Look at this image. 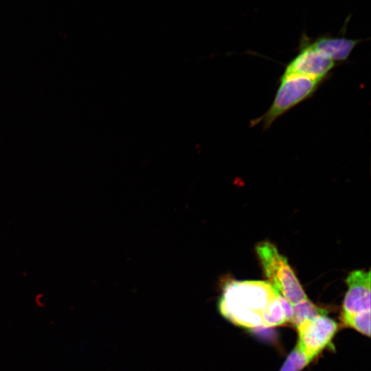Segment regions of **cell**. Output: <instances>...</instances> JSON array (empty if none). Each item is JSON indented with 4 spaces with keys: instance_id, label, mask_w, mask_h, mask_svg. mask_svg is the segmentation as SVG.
<instances>
[{
    "instance_id": "1",
    "label": "cell",
    "mask_w": 371,
    "mask_h": 371,
    "mask_svg": "<svg viewBox=\"0 0 371 371\" xmlns=\"http://www.w3.org/2000/svg\"><path fill=\"white\" fill-rule=\"evenodd\" d=\"M279 295L268 282L230 280L223 286L218 309L226 319L236 326L262 327L264 317Z\"/></svg>"
},
{
    "instance_id": "2",
    "label": "cell",
    "mask_w": 371,
    "mask_h": 371,
    "mask_svg": "<svg viewBox=\"0 0 371 371\" xmlns=\"http://www.w3.org/2000/svg\"><path fill=\"white\" fill-rule=\"evenodd\" d=\"M256 250L268 282L292 306L308 298L286 258L273 244L262 241Z\"/></svg>"
},
{
    "instance_id": "3",
    "label": "cell",
    "mask_w": 371,
    "mask_h": 371,
    "mask_svg": "<svg viewBox=\"0 0 371 371\" xmlns=\"http://www.w3.org/2000/svg\"><path fill=\"white\" fill-rule=\"evenodd\" d=\"M279 82L271 106L262 115L251 121V126L261 122L262 128L268 130L278 118L310 98L323 82L301 76H280Z\"/></svg>"
},
{
    "instance_id": "4",
    "label": "cell",
    "mask_w": 371,
    "mask_h": 371,
    "mask_svg": "<svg viewBox=\"0 0 371 371\" xmlns=\"http://www.w3.org/2000/svg\"><path fill=\"white\" fill-rule=\"evenodd\" d=\"M298 49L297 54L286 65L281 76H301L322 82L327 80L336 63L315 50L306 34L302 35Z\"/></svg>"
},
{
    "instance_id": "5",
    "label": "cell",
    "mask_w": 371,
    "mask_h": 371,
    "mask_svg": "<svg viewBox=\"0 0 371 371\" xmlns=\"http://www.w3.org/2000/svg\"><path fill=\"white\" fill-rule=\"evenodd\" d=\"M296 328L299 335L297 344L315 359L331 344L338 330V325L326 315H322L304 322Z\"/></svg>"
},
{
    "instance_id": "6",
    "label": "cell",
    "mask_w": 371,
    "mask_h": 371,
    "mask_svg": "<svg viewBox=\"0 0 371 371\" xmlns=\"http://www.w3.org/2000/svg\"><path fill=\"white\" fill-rule=\"evenodd\" d=\"M370 271L356 270L346 278L348 289L344 297L342 313L355 314L370 311Z\"/></svg>"
},
{
    "instance_id": "7",
    "label": "cell",
    "mask_w": 371,
    "mask_h": 371,
    "mask_svg": "<svg viewBox=\"0 0 371 371\" xmlns=\"http://www.w3.org/2000/svg\"><path fill=\"white\" fill-rule=\"evenodd\" d=\"M361 41L344 36H333L328 34L314 40L309 38V43L315 50L335 63L348 60L355 47Z\"/></svg>"
},
{
    "instance_id": "8",
    "label": "cell",
    "mask_w": 371,
    "mask_h": 371,
    "mask_svg": "<svg viewBox=\"0 0 371 371\" xmlns=\"http://www.w3.org/2000/svg\"><path fill=\"white\" fill-rule=\"evenodd\" d=\"M293 306L292 324L298 327L307 320H311L319 315H326V311L312 303L308 298Z\"/></svg>"
},
{
    "instance_id": "9",
    "label": "cell",
    "mask_w": 371,
    "mask_h": 371,
    "mask_svg": "<svg viewBox=\"0 0 371 371\" xmlns=\"http://www.w3.org/2000/svg\"><path fill=\"white\" fill-rule=\"evenodd\" d=\"M343 323L352 328L360 333L370 336V311H366L355 314L341 313Z\"/></svg>"
},
{
    "instance_id": "10",
    "label": "cell",
    "mask_w": 371,
    "mask_h": 371,
    "mask_svg": "<svg viewBox=\"0 0 371 371\" xmlns=\"http://www.w3.org/2000/svg\"><path fill=\"white\" fill-rule=\"evenodd\" d=\"M313 359L297 344L280 371H301Z\"/></svg>"
}]
</instances>
